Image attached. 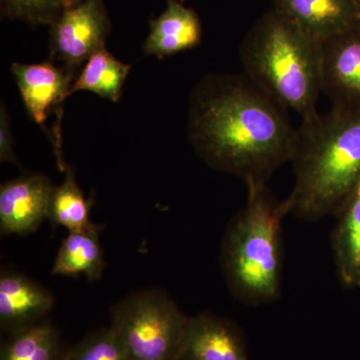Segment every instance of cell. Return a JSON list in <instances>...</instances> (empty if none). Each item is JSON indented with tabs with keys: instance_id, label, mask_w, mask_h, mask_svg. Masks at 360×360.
Returning a JSON list of instances; mask_svg holds the SVG:
<instances>
[{
	"instance_id": "22",
	"label": "cell",
	"mask_w": 360,
	"mask_h": 360,
	"mask_svg": "<svg viewBox=\"0 0 360 360\" xmlns=\"http://www.w3.org/2000/svg\"><path fill=\"white\" fill-rule=\"evenodd\" d=\"M84 1V0H66L65 8L68 7L77 6L79 2Z\"/></svg>"
},
{
	"instance_id": "7",
	"label": "cell",
	"mask_w": 360,
	"mask_h": 360,
	"mask_svg": "<svg viewBox=\"0 0 360 360\" xmlns=\"http://www.w3.org/2000/svg\"><path fill=\"white\" fill-rule=\"evenodd\" d=\"M321 94L333 108L360 110V25L321 44Z\"/></svg>"
},
{
	"instance_id": "21",
	"label": "cell",
	"mask_w": 360,
	"mask_h": 360,
	"mask_svg": "<svg viewBox=\"0 0 360 360\" xmlns=\"http://www.w3.org/2000/svg\"><path fill=\"white\" fill-rule=\"evenodd\" d=\"M13 136L9 124L6 105L1 104L0 111V161L1 162L18 163L14 155Z\"/></svg>"
},
{
	"instance_id": "6",
	"label": "cell",
	"mask_w": 360,
	"mask_h": 360,
	"mask_svg": "<svg viewBox=\"0 0 360 360\" xmlns=\"http://www.w3.org/2000/svg\"><path fill=\"white\" fill-rule=\"evenodd\" d=\"M110 20L101 0H84L68 7L53 22L51 60L77 75V71L97 51L105 49Z\"/></svg>"
},
{
	"instance_id": "4",
	"label": "cell",
	"mask_w": 360,
	"mask_h": 360,
	"mask_svg": "<svg viewBox=\"0 0 360 360\" xmlns=\"http://www.w3.org/2000/svg\"><path fill=\"white\" fill-rule=\"evenodd\" d=\"M321 56V44L274 8L255 23L239 51L246 77L302 118L317 112Z\"/></svg>"
},
{
	"instance_id": "1",
	"label": "cell",
	"mask_w": 360,
	"mask_h": 360,
	"mask_svg": "<svg viewBox=\"0 0 360 360\" xmlns=\"http://www.w3.org/2000/svg\"><path fill=\"white\" fill-rule=\"evenodd\" d=\"M286 111L243 72L207 75L191 92L187 137L212 169L267 184L295 150Z\"/></svg>"
},
{
	"instance_id": "19",
	"label": "cell",
	"mask_w": 360,
	"mask_h": 360,
	"mask_svg": "<svg viewBox=\"0 0 360 360\" xmlns=\"http://www.w3.org/2000/svg\"><path fill=\"white\" fill-rule=\"evenodd\" d=\"M65 360H131L111 328L85 336L66 352Z\"/></svg>"
},
{
	"instance_id": "20",
	"label": "cell",
	"mask_w": 360,
	"mask_h": 360,
	"mask_svg": "<svg viewBox=\"0 0 360 360\" xmlns=\"http://www.w3.org/2000/svg\"><path fill=\"white\" fill-rule=\"evenodd\" d=\"M65 4L66 0H4L7 15L33 25L53 23Z\"/></svg>"
},
{
	"instance_id": "3",
	"label": "cell",
	"mask_w": 360,
	"mask_h": 360,
	"mask_svg": "<svg viewBox=\"0 0 360 360\" xmlns=\"http://www.w3.org/2000/svg\"><path fill=\"white\" fill-rule=\"evenodd\" d=\"M288 215L284 200H277L267 184H251L245 206L227 225L220 266L229 290L243 304H266L281 296Z\"/></svg>"
},
{
	"instance_id": "15",
	"label": "cell",
	"mask_w": 360,
	"mask_h": 360,
	"mask_svg": "<svg viewBox=\"0 0 360 360\" xmlns=\"http://www.w3.org/2000/svg\"><path fill=\"white\" fill-rule=\"evenodd\" d=\"M101 231L68 232L58 251L51 274L85 276L96 281L103 276L105 262L99 243Z\"/></svg>"
},
{
	"instance_id": "5",
	"label": "cell",
	"mask_w": 360,
	"mask_h": 360,
	"mask_svg": "<svg viewBox=\"0 0 360 360\" xmlns=\"http://www.w3.org/2000/svg\"><path fill=\"white\" fill-rule=\"evenodd\" d=\"M188 319L165 291L146 288L115 305L110 328L131 360H176Z\"/></svg>"
},
{
	"instance_id": "9",
	"label": "cell",
	"mask_w": 360,
	"mask_h": 360,
	"mask_svg": "<svg viewBox=\"0 0 360 360\" xmlns=\"http://www.w3.org/2000/svg\"><path fill=\"white\" fill-rule=\"evenodd\" d=\"M176 360H250L245 333L212 312L189 316Z\"/></svg>"
},
{
	"instance_id": "11",
	"label": "cell",
	"mask_w": 360,
	"mask_h": 360,
	"mask_svg": "<svg viewBox=\"0 0 360 360\" xmlns=\"http://www.w3.org/2000/svg\"><path fill=\"white\" fill-rule=\"evenodd\" d=\"M274 9L321 44L360 25L354 0H274Z\"/></svg>"
},
{
	"instance_id": "2",
	"label": "cell",
	"mask_w": 360,
	"mask_h": 360,
	"mask_svg": "<svg viewBox=\"0 0 360 360\" xmlns=\"http://www.w3.org/2000/svg\"><path fill=\"white\" fill-rule=\"evenodd\" d=\"M290 163L288 215L311 221L335 217L360 179V110L331 106L302 118Z\"/></svg>"
},
{
	"instance_id": "13",
	"label": "cell",
	"mask_w": 360,
	"mask_h": 360,
	"mask_svg": "<svg viewBox=\"0 0 360 360\" xmlns=\"http://www.w3.org/2000/svg\"><path fill=\"white\" fill-rule=\"evenodd\" d=\"M202 28L198 13L179 0H167L165 11L153 20L143 44L144 53L158 58L198 46Z\"/></svg>"
},
{
	"instance_id": "16",
	"label": "cell",
	"mask_w": 360,
	"mask_h": 360,
	"mask_svg": "<svg viewBox=\"0 0 360 360\" xmlns=\"http://www.w3.org/2000/svg\"><path fill=\"white\" fill-rule=\"evenodd\" d=\"M130 68L131 66L116 59L105 49H101L87 60L78 73L71 86L70 96L85 90L118 103L122 98L123 85Z\"/></svg>"
},
{
	"instance_id": "14",
	"label": "cell",
	"mask_w": 360,
	"mask_h": 360,
	"mask_svg": "<svg viewBox=\"0 0 360 360\" xmlns=\"http://www.w3.org/2000/svg\"><path fill=\"white\" fill-rule=\"evenodd\" d=\"M331 250L343 285L360 288V179L335 214Z\"/></svg>"
},
{
	"instance_id": "23",
	"label": "cell",
	"mask_w": 360,
	"mask_h": 360,
	"mask_svg": "<svg viewBox=\"0 0 360 360\" xmlns=\"http://www.w3.org/2000/svg\"><path fill=\"white\" fill-rule=\"evenodd\" d=\"M354 1L355 2V4H357V6H359L360 8V0H354Z\"/></svg>"
},
{
	"instance_id": "8",
	"label": "cell",
	"mask_w": 360,
	"mask_h": 360,
	"mask_svg": "<svg viewBox=\"0 0 360 360\" xmlns=\"http://www.w3.org/2000/svg\"><path fill=\"white\" fill-rule=\"evenodd\" d=\"M54 186L44 174H28L0 186V231L26 236L49 219Z\"/></svg>"
},
{
	"instance_id": "10",
	"label": "cell",
	"mask_w": 360,
	"mask_h": 360,
	"mask_svg": "<svg viewBox=\"0 0 360 360\" xmlns=\"http://www.w3.org/2000/svg\"><path fill=\"white\" fill-rule=\"evenodd\" d=\"M11 73L28 115L41 127H45L53 111H60L61 104L70 96L71 86L77 78L52 61L37 65L13 63Z\"/></svg>"
},
{
	"instance_id": "18",
	"label": "cell",
	"mask_w": 360,
	"mask_h": 360,
	"mask_svg": "<svg viewBox=\"0 0 360 360\" xmlns=\"http://www.w3.org/2000/svg\"><path fill=\"white\" fill-rule=\"evenodd\" d=\"M66 352L56 329L40 321L11 335L2 345L0 360H65Z\"/></svg>"
},
{
	"instance_id": "17",
	"label": "cell",
	"mask_w": 360,
	"mask_h": 360,
	"mask_svg": "<svg viewBox=\"0 0 360 360\" xmlns=\"http://www.w3.org/2000/svg\"><path fill=\"white\" fill-rule=\"evenodd\" d=\"M90 208L91 201L85 198L75 172L68 167L65 179L60 186L54 187L52 193L49 219L68 232L101 231V227L89 219Z\"/></svg>"
},
{
	"instance_id": "12",
	"label": "cell",
	"mask_w": 360,
	"mask_h": 360,
	"mask_svg": "<svg viewBox=\"0 0 360 360\" xmlns=\"http://www.w3.org/2000/svg\"><path fill=\"white\" fill-rule=\"evenodd\" d=\"M54 297L44 286L16 271L0 276V328L13 335L39 323L53 309Z\"/></svg>"
}]
</instances>
